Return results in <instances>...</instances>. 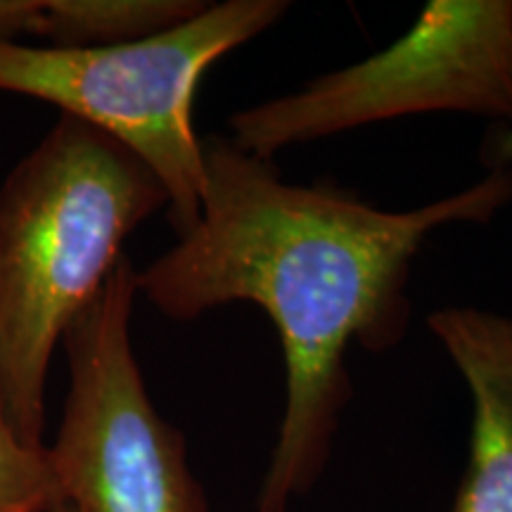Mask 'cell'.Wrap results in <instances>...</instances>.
<instances>
[{"instance_id":"6da1fadb","label":"cell","mask_w":512,"mask_h":512,"mask_svg":"<svg viewBox=\"0 0 512 512\" xmlns=\"http://www.w3.org/2000/svg\"><path fill=\"white\" fill-rule=\"evenodd\" d=\"M200 221L136 273L138 294L188 323L228 304L271 318L285 358V413L256 512H287L330 460L351 399V344L384 354L411 325L420 247L451 223H486L512 200V169L411 211H384L335 185L287 183L273 159L202 138Z\"/></svg>"},{"instance_id":"7a4b0ae2","label":"cell","mask_w":512,"mask_h":512,"mask_svg":"<svg viewBox=\"0 0 512 512\" xmlns=\"http://www.w3.org/2000/svg\"><path fill=\"white\" fill-rule=\"evenodd\" d=\"M169 204L128 147L60 114L0 185V411L43 448L50 361L64 332Z\"/></svg>"},{"instance_id":"3957f363","label":"cell","mask_w":512,"mask_h":512,"mask_svg":"<svg viewBox=\"0 0 512 512\" xmlns=\"http://www.w3.org/2000/svg\"><path fill=\"white\" fill-rule=\"evenodd\" d=\"M287 0H226L164 34L105 48L0 41V91L55 105L136 155L164 185L178 238L200 221L202 138L192 107L202 76L223 55L287 15Z\"/></svg>"},{"instance_id":"277c9868","label":"cell","mask_w":512,"mask_h":512,"mask_svg":"<svg viewBox=\"0 0 512 512\" xmlns=\"http://www.w3.org/2000/svg\"><path fill=\"white\" fill-rule=\"evenodd\" d=\"M456 112L512 124V0H432L368 60L230 117V140L259 159L354 128Z\"/></svg>"},{"instance_id":"5b68a950","label":"cell","mask_w":512,"mask_h":512,"mask_svg":"<svg viewBox=\"0 0 512 512\" xmlns=\"http://www.w3.org/2000/svg\"><path fill=\"white\" fill-rule=\"evenodd\" d=\"M136 268L124 254L62 337L69 392L48 448L76 512H209L183 434L147 394L131 342Z\"/></svg>"},{"instance_id":"8992f818","label":"cell","mask_w":512,"mask_h":512,"mask_svg":"<svg viewBox=\"0 0 512 512\" xmlns=\"http://www.w3.org/2000/svg\"><path fill=\"white\" fill-rule=\"evenodd\" d=\"M427 325L472 396L470 463L451 512H512V318L448 306Z\"/></svg>"},{"instance_id":"52a82bcc","label":"cell","mask_w":512,"mask_h":512,"mask_svg":"<svg viewBox=\"0 0 512 512\" xmlns=\"http://www.w3.org/2000/svg\"><path fill=\"white\" fill-rule=\"evenodd\" d=\"M202 0H43L50 48H105L164 34L197 17Z\"/></svg>"},{"instance_id":"ba28073f","label":"cell","mask_w":512,"mask_h":512,"mask_svg":"<svg viewBox=\"0 0 512 512\" xmlns=\"http://www.w3.org/2000/svg\"><path fill=\"white\" fill-rule=\"evenodd\" d=\"M62 503L48 448L24 444L0 411V512H53Z\"/></svg>"},{"instance_id":"9c48e42d","label":"cell","mask_w":512,"mask_h":512,"mask_svg":"<svg viewBox=\"0 0 512 512\" xmlns=\"http://www.w3.org/2000/svg\"><path fill=\"white\" fill-rule=\"evenodd\" d=\"M43 0H0V41L41 34Z\"/></svg>"},{"instance_id":"30bf717a","label":"cell","mask_w":512,"mask_h":512,"mask_svg":"<svg viewBox=\"0 0 512 512\" xmlns=\"http://www.w3.org/2000/svg\"><path fill=\"white\" fill-rule=\"evenodd\" d=\"M482 157H484V164L489 166V171L510 169V164H512V124L496 128V131L486 138Z\"/></svg>"},{"instance_id":"8fae6325","label":"cell","mask_w":512,"mask_h":512,"mask_svg":"<svg viewBox=\"0 0 512 512\" xmlns=\"http://www.w3.org/2000/svg\"><path fill=\"white\" fill-rule=\"evenodd\" d=\"M53 512H76V510H74L69 503H62V505H57V508H55Z\"/></svg>"}]
</instances>
